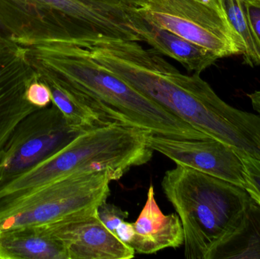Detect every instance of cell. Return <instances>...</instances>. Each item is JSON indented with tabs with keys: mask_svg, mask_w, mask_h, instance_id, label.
I'll return each instance as SVG.
<instances>
[{
	"mask_svg": "<svg viewBox=\"0 0 260 259\" xmlns=\"http://www.w3.org/2000/svg\"><path fill=\"white\" fill-rule=\"evenodd\" d=\"M93 59L189 126L260 161V115L220 98L200 74L180 72L153 49L136 41L99 36L71 40Z\"/></svg>",
	"mask_w": 260,
	"mask_h": 259,
	"instance_id": "6da1fadb",
	"label": "cell"
},
{
	"mask_svg": "<svg viewBox=\"0 0 260 259\" xmlns=\"http://www.w3.org/2000/svg\"><path fill=\"white\" fill-rule=\"evenodd\" d=\"M22 47L37 73L70 90L105 124L171 138H211L102 66L70 40H47Z\"/></svg>",
	"mask_w": 260,
	"mask_h": 259,
	"instance_id": "7a4b0ae2",
	"label": "cell"
},
{
	"mask_svg": "<svg viewBox=\"0 0 260 259\" xmlns=\"http://www.w3.org/2000/svg\"><path fill=\"white\" fill-rule=\"evenodd\" d=\"M0 20L21 46L102 36L134 41V0H0Z\"/></svg>",
	"mask_w": 260,
	"mask_h": 259,
	"instance_id": "3957f363",
	"label": "cell"
},
{
	"mask_svg": "<svg viewBox=\"0 0 260 259\" xmlns=\"http://www.w3.org/2000/svg\"><path fill=\"white\" fill-rule=\"evenodd\" d=\"M161 187L181 222L188 259L209 258L239 228L252 201L245 189L181 165L165 173Z\"/></svg>",
	"mask_w": 260,
	"mask_h": 259,
	"instance_id": "277c9868",
	"label": "cell"
},
{
	"mask_svg": "<svg viewBox=\"0 0 260 259\" xmlns=\"http://www.w3.org/2000/svg\"><path fill=\"white\" fill-rule=\"evenodd\" d=\"M147 133L137 128L105 125L81 132L45 161L0 189V202H9L72 175L108 171L118 181L130 169L151 161Z\"/></svg>",
	"mask_w": 260,
	"mask_h": 259,
	"instance_id": "5b68a950",
	"label": "cell"
},
{
	"mask_svg": "<svg viewBox=\"0 0 260 259\" xmlns=\"http://www.w3.org/2000/svg\"><path fill=\"white\" fill-rule=\"evenodd\" d=\"M111 181L108 171L72 175L0 202V231L50 225L97 209L109 197Z\"/></svg>",
	"mask_w": 260,
	"mask_h": 259,
	"instance_id": "8992f818",
	"label": "cell"
},
{
	"mask_svg": "<svg viewBox=\"0 0 260 259\" xmlns=\"http://www.w3.org/2000/svg\"><path fill=\"white\" fill-rule=\"evenodd\" d=\"M138 11L148 24L191 41L219 59L245 51L226 14L203 0H148Z\"/></svg>",
	"mask_w": 260,
	"mask_h": 259,
	"instance_id": "52a82bcc",
	"label": "cell"
},
{
	"mask_svg": "<svg viewBox=\"0 0 260 259\" xmlns=\"http://www.w3.org/2000/svg\"><path fill=\"white\" fill-rule=\"evenodd\" d=\"M81 132L69 126L51 103L15 126L0 157V189L65 147Z\"/></svg>",
	"mask_w": 260,
	"mask_h": 259,
	"instance_id": "ba28073f",
	"label": "cell"
},
{
	"mask_svg": "<svg viewBox=\"0 0 260 259\" xmlns=\"http://www.w3.org/2000/svg\"><path fill=\"white\" fill-rule=\"evenodd\" d=\"M147 143L175 163L245 189L244 169L239 155L232 147L213 138L189 139L147 133Z\"/></svg>",
	"mask_w": 260,
	"mask_h": 259,
	"instance_id": "9c48e42d",
	"label": "cell"
},
{
	"mask_svg": "<svg viewBox=\"0 0 260 259\" xmlns=\"http://www.w3.org/2000/svg\"><path fill=\"white\" fill-rule=\"evenodd\" d=\"M44 226L61 243L67 259H129L136 254L105 226L98 208Z\"/></svg>",
	"mask_w": 260,
	"mask_h": 259,
	"instance_id": "30bf717a",
	"label": "cell"
},
{
	"mask_svg": "<svg viewBox=\"0 0 260 259\" xmlns=\"http://www.w3.org/2000/svg\"><path fill=\"white\" fill-rule=\"evenodd\" d=\"M38 79L23 47L15 42L0 47V157L15 126L38 108L26 99V91Z\"/></svg>",
	"mask_w": 260,
	"mask_h": 259,
	"instance_id": "8fae6325",
	"label": "cell"
},
{
	"mask_svg": "<svg viewBox=\"0 0 260 259\" xmlns=\"http://www.w3.org/2000/svg\"><path fill=\"white\" fill-rule=\"evenodd\" d=\"M133 224L134 235L129 246L139 254L156 253L183 244V230L179 216L165 214L155 199L154 187L150 186L146 202Z\"/></svg>",
	"mask_w": 260,
	"mask_h": 259,
	"instance_id": "7c38bea8",
	"label": "cell"
},
{
	"mask_svg": "<svg viewBox=\"0 0 260 259\" xmlns=\"http://www.w3.org/2000/svg\"><path fill=\"white\" fill-rule=\"evenodd\" d=\"M0 259H67L65 249L44 225L0 231Z\"/></svg>",
	"mask_w": 260,
	"mask_h": 259,
	"instance_id": "4fadbf2b",
	"label": "cell"
},
{
	"mask_svg": "<svg viewBox=\"0 0 260 259\" xmlns=\"http://www.w3.org/2000/svg\"><path fill=\"white\" fill-rule=\"evenodd\" d=\"M142 39L160 55L177 61L187 71L197 74H200L219 59L212 52L148 23L142 33Z\"/></svg>",
	"mask_w": 260,
	"mask_h": 259,
	"instance_id": "5bb4252c",
	"label": "cell"
},
{
	"mask_svg": "<svg viewBox=\"0 0 260 259\" xmlns=\"http://www.w3.org/2000/svg\"><path fill=\"white\" fill-rule=\"evenodd\" d=\"M208 259H260V206L253 199L239 228Z\"/></svg>",
	"mask_w": 260,
	"mask_h": 259,
	"instance_id": "9a60e30c",
	"label": "cell"
},
{
	"mask_svg": "<svg viewBox=\"0 0 260 259\" xmlns=\"http://www.w3.org/2000/svg\"><path fill=\"white\" fill-rule=\"evenodd\" d=\"M38 79L49 87L51 91L52 103L59 109L67 124L73 130L83 132L107 125L82 104L70 90L51 78L38 73Z\"/></svg>",
	"mask_w": 260,
	"mask_h": 259,
	"instance_id": "2e32d148",
	"label": "cell"
},
{
	"mask_svg": "<svg viewBox=\"0 0 260 259\" xmlns=\"http://www.w3.org/2000/svg\"><path fill=\"white\" fill-rule=\"evenodd\" d=\"M224 6L229 22L244 41V62L251 67L260 65V46L250 27L243 0H224Z\"/></svg>",
	"mask_w": 260,
	"mask_h": 259,
	"instance_id": "e0dca14e",
	"label": "cell"
},
{
	"mask_svg": "<svg viewBox=\"0 0 260 259\" xmlns=\"http://www.w3.org/2000/svg\"><path fill=\"white\" fill-rule=\"evenodd\" d=\"M244 169L245 190L260 206V161L250 156H240Z\"/></svg>",
	"mask_w": 260,
	"mask_h": 259,
	"instance_id": "ac0fdd59",
	"label": "cell"
},
{
	"mask_svg": "<svg viewBox=\"0 0 260 259\" xmlns=\"http://www.w3.org/2000/svg\"><path fill=\"white\" fill-rule=\"evenodd\" d=\"M27 101L38 109L47 107L52 103L51 91L49 87L41 81H34L26 91Z\"/></svg>",
	"mask_w": 260,
	"mask_h": 259,
	"instance_id": "d6986e66",
	"label": "cell"
},
{
	"mask_svg": "<svg viewBox=\"0 0 260 259\" xmlns=\"http://www.w3.org/2000/svg\"><path fill=\"white\" fill-rule=\"evenodd\" d=\"M98 212L105 226L115 234L119 225L124 221L129 215L126 211L112 204L107 203V202L99 207Z\"/></svg>",
	"mask_w": 260,
	"mask_h": 259,
	"instance_id": "ffe728a7",
	"label": "cell"
},
{
	"mask_svg": "<svg viewBox=\"0 0 260 259\" xmlns=\"http://www.w3.org/2000/svg\"><path fill=\"white\" fill-rule=\"evenodd\" d=\"M243 3L250 27L260 46V1L243 0Z\"/></svg>",
	"mask_w": 260,
	"mask_h": 259,
	"instance_id": "44dd1931",
	"label": "cell"
},
{
	"mask_svg": "<svg viewBox=\"0 0 260 259\" xmlns=\"http://www.w3.org/2000/svg\"><path fill=\"white\" fill-rule=\"evenodd\" d=\"M116 234L123 243L129 246L130 242L133 240V235H134L133 224L129 223L125 220L122 222L116 230Z\"/></svg>",
	"mask_w": 260,
	"mask_h": 259,
	"instance_id": "7402d4cb",
	"label": "cell"
},
{
	"mask_svg": "<svg viewBox=\"0 0 260 259\" xmlns=\"http://www.w3.org/2000/svg\"><path fill=\"white\" fill-rule=\"evenodd\" d=\"M12 42H14L12 36L0 20V47Z\"/></svg>",
	"mask_w": 260,
	"mask_h": 259,
	"instance_id": "603a6c76",
	"label": "cell"
},
{
	"mask_svg": "<svg viewBox=\"0 0 260 259\" xmlns=\"http://www.w3.org/2000/svg\"><path fill=\"white\" fill-rule=\"evenodd\" d=\"M253 109L260 115V90L248 94Z\"/></svg>",
	"mask_w": 260,
	"mask_h": 259,
	"instance_id": "cb8c5ba5",
	"label": "cell"
},
{
	"mask_svg": "<svg viewBox=\"0 0 260 259\" xmlns=\"http://www.w3.org/2000/svg\"><path fill=\"white\" fill-rule=\"evenodd\" d=\"M203 1L212 5L215 7L218 8L219 10L226 14L225 10H224V0H203Z\"/></svg>",
	"mask_w": 260,
	"mask_h": 259,
	"instance_id": "d4e9b609",
	"label": "cell"
},
{
	"mask_svg": "<svg viewBox=\"0 0 260 259\" xmlns=\"http://www.w3.org/2000/svg\"><path fill=\"white\" fill-rule=\"evenodd\" d=\"M134 1L136 2V4L139 6V8H142L146 4L148 0H134Z\"/></svg>",
	"mask_w": 260,
	"mask_h": 259,
	"instance_id": "484cf974",
	"label": "cell"
},
{
	"mask_svg": "<svg viewBox=\"0 0 260 259\" xmlns=\"http://www.w3.org/2000/svg\"><path fill=\"white\" fill-rule=\"evenodd\" d=\"M259 1H260V0H259Z\"/></svg>",
	"mask_w": 260,
	"mask_h": 259,
	"instance_id": "4316f807",
	"label": "cell"
}]
</instances>
